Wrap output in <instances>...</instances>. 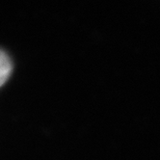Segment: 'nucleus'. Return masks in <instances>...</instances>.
Returning <instances> with one entry per match:
<instances>
[{"label":"nucleus","mask_w":160,"mask_h":160,"mask_svg":"<svg viewBox=\"0 0 160 160\" xmlns=\"http://www.w3.org/2000/svg\"><path fill=\"white\" fill-rule=\"evenodd\" d=\"M13 71V65L9 55L0 49V87H2L11 76Z\"/></svg>","instance_id":"nucleus-1"}]
</instances>
